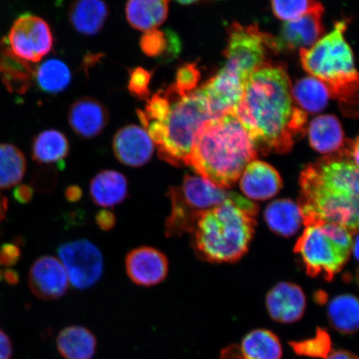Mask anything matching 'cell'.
<instances>
[{"label": "cell", "instance_id": "cell-1", "mask_svg": "<svg viewBox=\"0 0 359 359\" xmlns=\"http://www.w3.org/2000/svg\"><path fill=\"white\" fill-rule=\"evenodd\" d=\"M285 67L264 62L247 79L234 114L257 151L286 154L304 131L307 112L294 105Z\"/></svg>", "mask_w": 359, "mask_h": 359}, {"label": "cell", "instance_id": "cell-2", "mask_svg": "<svg viewBox=\"0 0 359 359\" xmlns=\"http://www.w3.org/2000/svg\"><path fill=\"white\" fill-rule=\"evenodd\" d=\"M304 224H340L353 234L358 229V138L307 165L299 177Z\"/></svg>", "mask_w": 359, "mask_h": 359}, {"label": "cell", "instance_id": "cell-3", "mask_svg": "<svg viewBox=\"0 0 359 359\" xmlns=\"http://www.w3.org/2000/svg\"><path fill=\"white\" fill-rule=\"evenodd\" d=\"M252 139L233 111L206 120L197 133L188 167L214 185L226 189L257 160Z\"/></svg>", "mask_w": 359, "mask_h": 359}, {"label": "cell", "instance_id": "cell-4", "mask_svg": "<svg viewBox=\"0 0 359 359\" xmlns=\"http://www.w3.org/2000/svg\"><path fill=\"white\" fill-rule=\"evenodd\" d=\"M258 205L245 197L230 200L201 215L194 231L200 257L210 262H235L248 250Z\"/></svg>", "mask_w": 359, "mask_h": 359}, {"label": "cell", "instance_id": "cell-5", "mask_svg": "<svg viewBox=\"0 0 359 359\" xmlns=\"http://www.w3.org/2000/svg\"><path fill=\"white\" fill-rule=\"evenodd\" d=\"M170 100L167 116L144 129L157 147L161 160L175 165H188L193 143L201 125L213 118L200 88L183 94L170 85L164 90Z\"/></svg>", "mask_w": 359, "mask_h": 359}, {"label": "cell", "instance_id": "cell-6", "mask_svg": "<svg viewBox=\"0 0 359 359\" xmlns=\"http://www.w3.org/2000/svg\"><path fill=\"white\" fill-rule=\"evenodd\" d=\"M347 21L337 22L333 31L318 40L311 48L300 49L304 69L320 80L330 97L339 100L345 111L357 109L358 75L353 55L344 38Z\"/></svg>", "mask_w": 359, "mask_h": 359}, {"label": "cell", "instance_id": "cell-7", "mask_svg": "<svg viewBox=\"0 0 359 359\" xmlns=\"http://www.w3.org/2000/svg\"><path fill=\"white\" fill-rule=\"evenodd\" d=\"M353 235L340 224L316 222L305 224L294 253L302 258L309 276H322L327 280L343 269L351 253Z\"/></svg>", "mask_w": 359, "mask_h": 359}, {"label": "cell", "instance_id": "cell-8", "mask_svg": "<svg viewBox=\"0 0 359 359\" xmlns=\"http://www.w3.org/2000/svg\"><path fill=\"white\" fill-rule=\"evenodd\" d=\"M172 210L165 224L168 237L192 233L201 215L230 200L243 197L238 193L222 189L208 180L187 175L181 185L170 187L168 193Z\"/></svg>", "mask_w": 359, "mask_h": 359}, {"label": "cell", "instance_id": "cell-9", "mask_svg": "<svg viewBox=\"0 0 359 359\" xmlns=\"http://www.w3.org/2000/svg\"><path fill=\"white\" fill-rule=\"evenodd\" d=\"M267 35L257 27L234 22L229 29L224 67L247 81L255 69L266 62Z\"/></svg>", "mask_w": 359, "mask_h": 359}, {"label": "cell", "instance_id": "cell-10", "mask_svg": "<svg viewBox=\"0 0 359 359\" xmlns=\"http://www.w3.org/2000/svg\"><path fill=\"white\" fill-rule=\"evenodd\" d=\"M57 254L75 289L87 290L101 279L104 266L102 254L91 241L66 242L58 247Z\"/></svg>", "mask_w": 359, "mask_h": 359}, {"label": "cell", "instance_id": "cell-11", "mask_svg": "<svg viewBox=\"0 0 359 359\" xmlns=\"http://www.w3.org/2000/svg\"><path fill=\"white\" fill-rule=\"evenodd\" d=\"M6 40L13 55L30 64L42 60L53 50L55 42L48 22L30 13L18 18Z\"/></svg>", "mask_w": 359, "mask_h": 359}, {"label": "cell", "instance_id": "cell-12", "mask_svg": "<svg viewBox=\"0 0 359 359\" xmlns=\"http://www.w3.org/2000/svg\"><path fill=\"white\" fill-rule=\"evenodd\" d=\"M324 7L316 8L283 25L279 36L269 34L268 48L276 52L295 50L311 47L325 32L322 16Z\"/></svg>", "mask_w": 359, "mask_h": 359}, {"label": "cell", "instance_id": "cell-13", "mask_svg": "<svg viewBox=\"0 0 359 359\" xmlns=\"http://www.w3.org/2000/svg\"><path fill=\"white\" fill-rule=\"evenodd\" d=\"M246 80L224 67L200 89L213 118L234 111L243 97Z\"/></svg>", "mask_w": 359, "mask_h": 359}, {"label": "cell", "instance_id": "cell-14", "mask_svg": "<svg viewBox=\"0 0 359 359\" xmlns=\"http://www.w3.org/2000/svg\"><path fill=\"white\" fill-rule=\"evenodd\" d=\"M29 285L32 293L44 300H55L64 296L69 281L60 260L44 255L30 268Z\"/></svg>", "mask_w": 359, "mask_h": 359}, {"label": "cell", "instance_id": "cell-15", "mask_svg": "<svg viewBox=\"0 0 359 359\" xmlns=\"http://www.w3.org/2000/svg\"><path fill=\"white\" fill-rule=\"evenodd\" d=\"M169 263L159 250L143 246L130 251L126 257V271L129 279L141 286H154L168 276Z\"/></svg>", "mask_w": 359, "mask_h": 359}, {"label": "cell", "instance_id": "cell-16", "mask_svg": "<svg viewBox=\"0 0 359 359\" xmlns=\"http://www.w3.org/2000/svg\"><path fill=\"white\" fill-rule=\"evenodd\" d=\"M112 148L121 163L130 168H142L154 156L155 145L144 128L128 125L116 133Z\"/></svg>", "mask_w": 359, "mask_h": 359}, {"label": "cell", "instance_id": "cell-17", "mask_svg": "<svg viewBox=\"0 0 359 359\" xmlns=\"http://www.w3.org/2000/svg\"><path fill=\"white\" fill-rule=\"evenodd\" d=\"M266 307L273 320L292 324L302 320L306 309V297L299 285L280 282L269 291Z\"/></svg>", "mask_w": 359, "mask_h": 359}, {"label": "cell", "instance_id": "cell-18", "mask_svg": "<svg viewBox=\"0 0 359 359\" xmlns=\"http://www.w3.org/2000/svg\"><path fill=\"white\" fill-rule=\"evenodd\" d=\"M73 131L83 139H92L100 135L109 123L110 114L102 102L84 97L71 105L67 115Z\"/></svg>", "mask_w": 359, "mask_h": 359}, {"label": "cell", "instance_id": "cell-19", "mask_svg": "<svg viewBox=\"0 0 359 359\" xmlns=\"http://www.w3.org/2000/svg\"><path fill=\"white\" fill-rule=\"evenodd\" d=\"M280 175L262 161H251L241 176V189L246 198L266 201L276 196L282 188Z\"/></svg>", "mask_w": 359, "mask_h": 359}, {"label": "cell", "instance_id": "cell-20", "mask_svg": "<svg viewBox=\"0 0 359 359\" xmlns=\"http://www.w3.org/2000/svg\"><path fill=\"white\" fill-rule=\"evenodd\" d=\"M35 67L13 55L6 39L0 42V78L8 91L24 94L33 83Z\"/></svg>", "mask_w": 359, "mask_h": 359}, {"label": "cell", "instance_id": "cell-21", "mask_svg": "<svg viewBox=\"0 0 359 359\" xmlns=\"http://www.w3.org/2000/svg\"><path fill=\"white\" fill-rule=\"evenodd\" d=\"M90 196L97 205L109 208L127 198L128 182L123 174L114 170L97 173L90 182Z\"/></svg>", "mask_w": 359, "mask_h": 359}, {"label": "cell", "instance_id": "cell-22", "mask_svg": "<svg viewBox=\"0 0 359 359\" xmlns=\"http://www.w3.org/2000/svg\"><path fill=\"white\" fill-rule=\"evenodd\" d=\"M104 0H74L69 11V20L79 33L93 36L100 32L109 18Z\"/></svg>", "mask_w": 359, "mask_h": 359}, {"label": "cell", "instance_id": "cell-23", "mask_svg": "<svg viewBox=\"0 0 359 359\" xmlns=\"http://www.w3.org/2000/svg\"><path fill=\"white\" fill-rule=\"evenodd\" d=\"M308 134L311 147L322 154H334L345 142L342 126L333 115L317 116L309 124Z\"/></svg>", "mask_w": 359, "mask_h": 359}, {"label": "cell", "instance_id": "cell-24", "mask_svg": "<svg viewBox=\"0 0 359 359\" xmlns=\"http://www.w3.org/2000/svg\"><path fill=\"white\" fill-rule=\"evenodd\" d=\"M168 10L169 0H128L126 16L133 29L147 32L163 24Z\"/></svg>", "mask_w": 359, "mask_h": 359}, {"label": "cell", "instance_id": "cell-25", "mask_svg": "<svg viewBox=\"0 0 359 359\" xmlns=\"http://www.w3.org/2000/svg\"><path fill=\"white\" fill-rule=\"evenodd\" d=\"M264 218L273 232L285 237L295 235L304 224L299 204L289 199L272 201L264 210Z\"/></svg>", "mask_w": 359, "mask_h": 359}, {"label": "cell", "instance_id": "cell-26", "mask_svg": "<svg viewBox=\"0 0 359 359\" xmlns=\"http://www.w3.org/2000/svg\"><path fill=\"white\" fill-rule=\"evenodd\" d=\"M69 149V142L64 133L55 129L45 130L34 138L32 156L39 164H56L62 169Z\"/></svg>", "mask_w": 359, "mask_h": 359}, {"label": "cell", "instance_id": "cell-27", "mask_svg": "<svg viewBox=\"0 0 359 359\" xmlns=\"http://www.w3.org/2000/svg\"><path fill=\"white\" fill-rule=\"evenodd\" d=\"M56 343L65 359H92L96 353V337L83 326L65 327L58 334Z\"/></svg>", "mask_w": 359, "mask_h": 359}, {"label": "cell", "instance_id": "cell-28", "mask_svg": "<svg viewBox=\"0 0 359 359\" xmlns=\"http://www.w3.org/2000/svg\"><path fill=\"white\" fill-rule=\"evenodd\" d=\"M327 316L332 327L343 334H356L359 327V304L355 296L340 294L327 305Z\"/></svg>", "mask_w": 359, "mask_h": 359}, {"label": "cell", "instance_id": "cell-29", "mask_svg": "<svg viewBox=\"0 0 359 359\" xmlns=\"http://www.w3.org/2000/svg\"><path fill=\"white\" fill-rule=\"evenodd\" d=\"M247 359H281L282 345L278 337L267 330L250 332L240 346Z\"/></svg>", "mask_w": 359, "mask_h": 359}, {"label": "cell", "instance_id": "cell-30", "mask_svg": "<svg viewBox=\"0 0 359 359\" xmlns=\"http://www.w3.org/2000/svg\"><path fill=\"white\" fill-rule=\"evenodd\" d=\"M292 97L302 109L311 114L324 110L330 97L329 90L324 83L316 78L300 79L292 87Z\"/></svg>", "mask_w": 359, "mask_h": 359}, {"label": "cell", "instance_id": "cell-31", "mask_svg": "<svg viewBox=\"0 0 359 359\" xmlns=\"http://www.w3.org/2000/svg\"><path fill=\"white\" fill-rule=\"evenodd\" d=\"M34 80L42 92L56 94L69 86L72 75L65 62L53 58L35 67Z\"/></svg>", "mask_w": 359, "mask_h": 359}, {"label": "cell", "instance_id": "cell-32", "mask_svg": "<svg viewBox=\"0 0 359 359\" xmlns=\"http://www.w3.org/2000/svg\"><path fill=\"white\" fill-rule=\"evenodd\" d=\"M24 154L15 146L0 144V189H8L19 184L26 172Z\"/></svg>", "mask_w": 359, "mask_h": 359}, {"label": "cell", "instance_id": "cell-33", "mask_svg": "<svg viewBox=\"0 0 359 359\" xmlns=\"http://www.w3.org/2000/svg\"><path fill=\"white\" fill-rule=\"evenodd\" d=\"M140 47L147 56L167 61L179 53L180 41L172 31L152 29L142 36Z\"/></svg>", "mask_w": 359, "mask_h": 359}, {"label": "cell", "instance_id": "cell-34", "mask_svg": "<svg viewBox=\"0 0 359 359\" xmlns=\"http://www.w3.org/2000/svg\"><path fill=\"white\" fill-rule=\"evenodd\" d=\"M290 345L297 355L312 358L326 359L333 351L330 336L322 327H317L313 338L290 342Z\"/></svg>", "mask_w": 359, "mask_h": 359}, {"label": "cell", "instance_id": "cell-35", "mask_svg": "<svg viewBox=\"0 0 359 359\" xmlns=\"http://www.w3.org/2000/svg\"><path fill=\"white\" fill-rule=\"evenodd\" d=\"M273 15L286 22L299 19L322 7L317 0H271Z\"/></svg>", "mask_w": 359, "mask_h": 359}, {"label": "cell", "instance_id": "cell-36", "mask_svg": "<svg viewBox=\"0 0 359 359\" xmlns=\"http://www.w3.org/2000/svg\"><path fill=\"white\" fill-rule=\"evenodd\" d=\"M154 76L151 71L142 67H134L129 71L128 88L135 97L140 100H148L151 95L150 83Z\"/></svg>", "mask_w": 359, "mask_h": 359}, {"label": "cell", "instance_id": "cell-37", "mask_svg": "<svg viewBox=\"0 0 359 359\" xmlns=\"http://www.w3.org/2000/svg\"><path fill=\"white\" fill-rule=\"evenodd\" d=\"M200 71L195 64H187L180 67L173 83L180 93L187 94L194 91L200 81Z\"/></svg>", "mask_w": 359, "mask_h": 359}, {"label": "cell", "instance_id": "cell-38", "mask_svg": "<svg viewBox=\"0 0 359 359\" xmlns=\"http://www.w3.org/2000/svg\"><path fill=\"white\" fill-rule=\"evenodd\" d=\"M57 182V175L53 168L47 167L37 170L33 178V188L44 193L51 192Z\"/></svg>", "mask_w": 359, "mask_h": 359}, {"label": "cell", "instance_id": "cell-39", "mask_svg": "<svg viewBox=\"0 0 359 359\" xmlns=\"http://www.w3.org/2000/svg\"><path fill=\"white\" fill-rule=\"evenodd\" d=\"M95 221L97 226L104 231H111L116 226V218L109 210H102L96 215Z\"/></svg>", "mask_w": 359, "mask_h": 359}, {"label": "cell", "instance_id": "cell-40", "mask_svg": "<svg viewBox=\"0 0 359 359\" xmlns=\"http://www.w3.org/2000/svg\"><path fill=\"white\" fill-rule=\"evenodd\" d=\"M34 196V188L28 185H20L13 191V197L21 204L29 203Z\"/></svg>", "mask_w": 359, "mask_h": 359}, {"label": "cell", "instance_id": "cell-41", "mask_svg": "<svg viewBox=\"0 0 359 359\" xmlns=\"http://www.w3.org/2000/svg\"><path fill=\"white\" fill-rule=\"evenodd\" d=\"M13 346L10 337L0 329V359H11Z\"/></svg>", "mask_w": 359, "mask_h": 359}, {"label": "cell", "instance_id": "cell-42", "mask_svg": "<svg viewBox=\"0 0 359 359\" xmlns=\"http://www.w3.org/2000/svg\"><path fill=\"white\" fill-rule=\"evenodd\" d=\"M219 359H247L242 353L239 345L231 344L224 348L219 354Z\"/></svg>", "mask_w": 359, "mask_h": 359}, {"label": "cell", "instance_id": "cell-43", "mask_svg": "<svg viewBox=\"0 0 359 359\" xmlns=\"http://www.w3.org/2000/svg\"><path fill=\"white\" fill-rule=\"evenodd\" d=\"M83 196L82 188L78 185H71L67 187L65 190L66 200L70 203L79 202Z\"/></svg>", "mask_w": 359, "mask_h": 359}, {"label": "cell", "instance_id": "cell-44", "mask_svg": "<svg viewBox=\"0 0 359 359\" xmlns=\"http://www.w3.org/2000/svg\"><path fill=\"white\" fill-rule=\"evenodd\" d=\"M326 359H358L355 354L351 352L339 350V351H332Z\"/></svg>", "mask_w": 359, "mask_h": 359}, {"label": "cell", "instance_id": "cell-45", "mask_svg": "<svg viewBox=\"0 0 359 359\" xmlns=\"http://www.w3.org/2000/svg\"><path fill=\"white\" fill-rule=\"evenodd\" d=\"M3 278L8 284L15 285L19 281V275L13 269H7L3 273Z\"/></svg>", "mask_w": 359, "mask_h": 359}, {"label": "cell", "instance_id": "cell-46", "mask_svg": "<svg viewBox=\"0 0 359 359\" xmlns=\"http://www.w3.org/2000/svg\"><path fill=\"white\" fill-rule=\"evenodd\" d=\"M8 209V201L6 197L0 194V222L6 217Z\"/></svg>", "mask_w": 359, "mask_h": 359}, {"label": "cell", "instance_id": "cell-47", "mask_svg": "<svg viewBox=\"0 0 359 359\" xmlns=\"http://www.w3.org/2000/svg\"><path fill=\"white\" fill-rule=\"evenodd\" d=\"M351 253H353L354 257H355L357 259L358 255V237L357 234L355 237H353L351 247Z\"/></svg>", "mask_w": 359, "mask_h": 359}, {"label": "cell", "instance_id": "cell-48", "mask_svg": "<svg viewBox=\"0 0 359 359\" xmlns=\"http://www.w3.org/2000/svg\"><path fill=\"white\" fill-rule=\"evenodd\" d=\"M177 1L182 4H190L198 1V0H177Z\"/></svg>", "mask_w": 359, "mask_h": 359}]
</instances>
